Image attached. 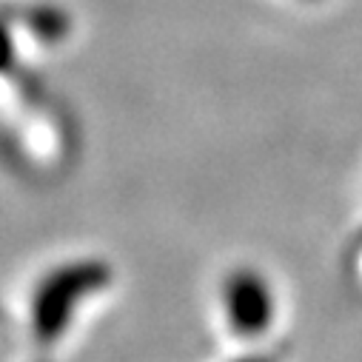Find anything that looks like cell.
Listing matches in <instances>:
<instances>
[{
  "label": "cell",
  "instance_id": "obj_1",
  "mask_svg": "<svg viewBox=\"0 0 362 362\" xmlns=\"http://www.w3.org/2000/svg\"><path fill=\"white\" fill-rule=\"evenodd\" d=\"M228 294H231V308L240 320L245 322H254L265 314V291L259 286V280L254 274H234L231 286H228Z\"/></svg>",
  "mask_w": 362,
  "mask_h": 362
}]
</instances>
